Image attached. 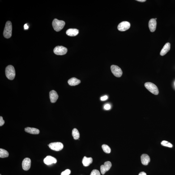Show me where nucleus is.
<instances>
[{
	"mask_svg": "<svg viewBox=\"0 0 175 175\" xmlns=\"http://www.w3.org/2000/svg\"><path fill=\"white\" fill-rule=\"evenodd\" d=\"M29 28V26L27 24H26L24 25V28L25 30L28 29Z\"/></svg>",
	"mask_w": 175,
	"mask_h": 175,
	"instance_id": "nucleus-29",
	"label": "nucleus"
},
{
	"mask_svg": "<svg viewBox=\"0 0 175 175\" xmlns=\"http://www.w3.org/2000/svg\"><path fill=\"white\" fill-rule=\"evenodd\" d=\"M92 158H88L84 156L82 160V163L84 166L87 167L89 166L90 164H91L92 163Z\"/></svg>",
	"mask_w": 175,
	"mask_h": 175,
	"instance_id": "nucleus-18",
	"label": "nucleus"
},
{
	"mask_svg": "<svg viewBox=\"0 0 175 175\" xmlns=\"http://www.w3.org/2000/svg\"><path fill=\"white\" fill-rule=\"evenodd\" d=\"M112 166V164L110 161L104 163V165H102L100 167V170L102 174H104L106 172L109 171Z\"/></svg>",
	"mask_w": 175,
	"mask_h": 175,
	"instance_id": "nucleus-8",
	"label": "nucleus"
},
{
	"mask_svg": "<svg viewBox=\"0 0 175 175\" xmlns=\"http://www.w3.org/2000/svg\"><path fill=\"white\" fill-rule=\"evenodd\" d=\"M65 23L63 21L59 20L57 19H53L52 22V26L55 31L59 32L64 28Z\"/></svg>",
	"mask_w": 175,
	"mask_h": 175,
	"instance_id": "nucleus-3",
	"label": "nucleus"
},
{
	"mask_svg": "<svg viewBox=\"0 0 175 175\" xmlns=\"http://www.w3.org/2000/svg\"><path fill=\"white\" fill-rule=\"evenodd\" d=\"M145 86L150 92L155 95H158L159 94L158 89L154 84L150 82H147L145 84Z\"/></svg>",
	"mask_w": 175,
	"mask_h": 175,
	"instance_id": "nucleus-4",
	"label": "nucleus"
},
{
	"mask_svg": "<svg viewBox=\"0 0 175 175\" xmlns=\"http://www.w3.org/2000/svg\"><path fill=\"white\" fill-rule=\"evenodd\" d=\"M5 123V121L3 120V117L1 116L0 117V126H2Z\"/></svg>",
	"mask_w": 175,
	"mask_h": 175,
	"instance_id": "nucleus-27",
	"label": "nucleus"
},
{
	"mask_svg": "<svg viewBox=\"0 0 175 175\" xmlns=\"http://www.w3.org/2000/svg\"><path fill=\"white\" fill-rule=\"evenodd\" d=\"M111 70L113 75L117 77H120L122 75L123 72L120 68L116 65H113L111 66Z\"/></svg>",
	"mask_w": 175,
	"mask_h": 175,
	"instance_id": "nucleus-7",
	"label": "nucleus"
},
{
	"mask_svg": "<svg viewBox=\"0 0 175 175\" xmlns=\"http://www.w3.org/2000/svg\"><path fill=\"white\" fill-rule=\"evenodd\" d=\"M102 148L104 152L107 153H110L111 149L109 146L106 144H103L102 146Z\"/></svg>",
	"mask_w": 175,
	"mask_h": 175,
	"instance_id": "nucleus-22",
	"label": "nucleus"
},
{
	"mask_svg": "<svg viewBox=\"0 0 175 175\" xmlns=\"http://www.w3.org/2000/svg\"><path fill=\"white\" fill-rule=\"evenodd\" d=\"M161 144L162 145L166 146V147H173V145L170 142H167L166 141L164 140L161 142Z\"/></svg>",
	"mask_w": 175,
	"mask_h": 175,
	"instance_id": "nucleus-23",
	"label": "nucleus"
},
{
	"mask_svg": "<svg viewBox=\"0 0 175 175\" xmlns=\"http://www.w3.org/2000/svg\"><path fill=\"white\" fill-rule=\"evenodd\" d=\"M80 83V81L75 78H71L68 81V83L69 85L75 86L78 85Z\"/></svg>",
	"mask_w": 175,
	"mask_h": 175,
	"instance_id": "nucleus-19",
	"label": "nucleus"
},
{
	"mask_svg": "<svg viewBox=\"0 0 175 175\" xmlns=\"http://www.w3.org/2000/svg\"><path fill=\"white\" fill-rule=\"evenodd\" d=\"M71 173V171L69 169H66L61 173V175H69Z\"/></svg>",
	"mask_w": 175,
	"mask_h": 175,
	"instance_id": "nucleus-25",
	"label": "nucleus"
},
{
	"mask_svg": "<svg viewBox=\"0 0 175 175\" xmlns=\"http://www.w3.org/2000/svg\"><path fill=\"white\" fill-rule=\"evenodd\" d=\"M22 167L24 170H28L31 167V159L28 158H25L22 162Z\"/></svg>",
	"mask_w": 175,
	"mask_h": 175,
	"instance_id": "nucleus-10",
	"label": "nucleus"
},
{
	"mask_svg": "<svg viewBox=\"0 0 175 175\" xmlns=\"http://www.w3.org/2000/svg\"><path fill=\"white\" fill-rule=\"evenodd\" d=\"M90 175H100V172L97 170H93Z\"/></svg>",
	"mask_w": 175,
	"mask_h": 175,
	"instance_id": "nucleus-24",
	"label": "nucleus"
},
{
	"mask_svg": "<svg viewBox=\"0 0 175 175\" xmlns=\"http://www.w3.org/2000/svg\"><path fill=\"white\" fill-rule=\"evenodd\" d=\"M5 73L8 79L13 80L15 76V71L14 66L12 65L8 66L5 70Z\"/></svg>",
	"mask_w": 175,
	"mask_h": 175,
	"instance_id": "nucleus-1",
	"label": "nucleus"
},
{
	"mask_svg": "<svg viewBox=\"0 0 175 175\" xmlns=\"http://www.w3.org/2000/svg\"><path fill=\"white\" fill-rule=\"evenodd\" d=\"M79 33V30L76 29H70L66 31V35L70 36H76Z\"/></svg>",
	"mask_w": 175,
	"mask_h": 175,
	"instance_id": "nucleus-16",
	"label": "nucleus"
},
{
	"mask_svg": "<svg viewBox=\"0 0 175 175\" xmlns=\"http://www.w3.org/2000/svg\"><path fill=\"white\" fill-rule=\"evenodd\" d=\"M25 131L27 133L32 134H38L40 133L38 129L30 127H27L25 129Z\"/></svg>",
	"mask_w": 175,
	"mask_h": 175,
	"instance_id": "nucleus-17",
	"label": "nucleus"
},
{
	"mask_svg": "<svg viewBox=\"0 0 175 175\" xmlns=\"http://www.w3.org/2000/svg\"><path fill=\"white\" fill-rule=\"evenodd\" d=\"M67 48L62 46H56L53 50V52L55 54L57 55H63L67 53Z\"/></svg>",
	"mask_w": 175,
	"mask_h": 175,
	"instance_id": "nucleus-6",
	"label": "nucleus"
},
{
	"mask_svg": "<svg viewBox=\"0 0 175 175\" xmlns=\"http://www.w3.org/2000/svg\"><path fill=\"white\" fill-rule=\"evenodd\" d=\"M111 106L110 104H105L104 106V109L105 110H108L111 109Z\"/></svg>",
	"mask_w": 175,
	"mask_h": 175,
	"instance_id": "nucleus-26",
	"label": "nucleus"
},
{
	"mask_svg": "<svg viewBox=\"0 0 175 175\" xmlns=\"http://www.w3.org/2000/svg\"><path fill=\"white\" fill-rule=\"evenodd\" d=\"M9 155V153L7 151L3 149H0V157L1 158L7 157Z\"/></svg>",
	"mask_w": 175,
	"mask_h": 175,
	"instance_id": "nucleus-21",
	"label": "nucleus"
},
{
	"mask_svg": "<svg viewBox=\"0 0 175 175\" xmlns=\"http://www.w3.org/2000/svg\"><path fill=\"white\" fill-rule=\"evenodd\" d=\"M108 99V97L107 95H105L104 96L100 98V100L102 101H104L107 100Z\"/></svg>",
	"mask_w": 175,
	"mask_h": 175,
	"instance_id": "nucleus-28",
	"label": "nucleus"
},
{
	"mask_svg": "<svg viewBox=\"0 0 175 175\" xmlns=\"http://www.w3.org/2000/svg\"></svg>",
	"mask_w": 175,
	"mask_h": 175,
	"instance_id": "nucleus-32",
	"label": "nucleus"
},
{
	"mask_svg": "<svg viewBox=\"0 0 175 175\" xmlns=\"http://www.w3.org/2000/svg\"><path fill=\"white\" fill-rule=\"evenodd\" d=\"M48 146L51 149L56 151H60L63 149L64 147L63 144L60 142L51 143L48 145Z\"/></svg>",
	"mask_w": 175,
	"mask_h": 175,
	"instance_id": "nucleus-5",
	"label": "nucleus"
},
{
	"mask_svg": "<svg viewBox=\"0 0 175 175\" xmlns=\"http://www.w3.org/2000/svg\"><path fill=\"white\" fill-rule=\"evenodd\" d=\"M138 175H147V174H146V173H145V172H140V173H139Z\"/></svg>",
	"mask_w": 175,
	"mask_h": 175,
	"instance_id": "nucleus-30",
	"label": "nucleus"
},
{
	"mask_svg": "<svg viewBox=\"0 0 175 175\" xmlns=\"http://www.w3.org/2000/svg\"><path fill=\"white\" fill-rule=\"evenodd\" d=\"M72 135L74 139L77 140L79 139L80 134L79 131L76 129H73L72 131Z\"/></svg>",
	"mask_w": 175,
	"mask_h": 175,
	"instance_id": "nucleus-20",
	"label": "nucleus"
},
{
	"mask_svg": "<svg viewBox=\"0 0 175 175\" xmlns=\"http://www.w3.org/2000/svg\"><path fill=\"white\" fill-rule=\"evenodd\" d=\"M157 22L155 19H150L149 23V27L151 32H153L156 30Z\"/></svg>",
	"mask_w": 175,
	"mask_h": 175,
	"instance_id": "nucleus-12",
	"label": "nucleus"
},
{
	"mask_svg": "<svg viewBox=\"0 0 175 175\" xmlns=\"http://www.w3.org/2000/svg\"><path fill=\"white\" fill-rule=\"evenodd\" d=\"M50 98V101L52 103H55L56 102L58 98V94L56 91L54 90H52L49 93Z\"/></svg>",
	"mask_w": 175,
	"mask_h": 175,
	"instance_id": "nucleus-13",
	"label": "nucleus"
},
{
	"mask_svg": "<svg viewBox=\"0 0 175 175\" xmlns=\"http://www.w3.org/2000/svg\"><path fill=\"white\" fill-rule=\"evenodd\" d=\"M171 44L169 43L165 44L160 52V54L161 56H164L169 51L170 49Z\"/></svg>",
	"mask_w": 175,
	"mask_h": 175,
	"instance_id": "nucleus-15",
	"label": "nucleus"
},
{
	"mask_svg": "<svg viewBox=\"0 0 175 175\" xmlns=\"http://www.w3.org/2000/svg\"><path fill=\"white\" fill-rule=\"evenodd\" d=\"M130 24L129 22L124 21L121 22L119 24L117 28L119 30L121 31H125L128 30L130 28Z\"/></svg>",
	"mask_w": 175,
	"mask_h": 175,
	"instance_id": "nucleus-9",
	"label": "nucleus"
},
{
	"mask_svg": "<svg viewBox=\"0 0 175 175\" xmlns=\"http://www.w3.org/2000/svg\"><path fill=\"white\" fill-rule=\"evenodd\" d=\"M137 1L140 2H144L146 1V0H137Z\"/></svg>",
	"mask_w": 175,
	"mask_h": 175,
	"instance_id": "nucleus-31",
	"label": "nucleus"
},
{
	"mask_svg": "<svg viewBox=\"0 0 175 175\" xmlns=\"http://www.w3.org/2000/svg\"><path fill=\"white\" fill-rule=\"evenodd\" d=\"M141 161L144 165H148L150 161V158L148 155L146 154H143L141 157Z\"/></svg>",
	"mask_w": 175,
	"mask_h": 175,
	"instance_id": "nucleus-14",
	"label": "nucleus"
},
{
	"mask_svg": "<svg viewBox=\"0 0 175 175\" xmlns=\"http://www.w3.org/2000/svg\"><path fill=\"white\" fill-rule=\"evenodd\" d=\"M44 162L47 165H51L52 164H56L57 162V160L55 158L51 156H47L44 160Z\"/></svg>",
	"mask_w": 175,
	"mask_h": 175,
	"instance_id": "nucleus-11",
	"label": "nucleus"
},
{
	"mask_svg": "<svg viewBox=\"0 0 175 175\" xmlns=\"http://www.w3.org/2000/svg\"><path fill=\"white\" fill-rule=\"evenodd\" d=\"M12 31V25L10 21L6 22L3 32V36L5 38L8 39L11 37Z\"/></svg>",
	"mask_w": 175,
	"mask_h": 175,
	"instance_id": "nucleus-2",
	"label": "nucleus"
}]
</instances>
